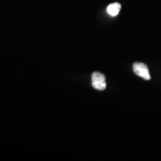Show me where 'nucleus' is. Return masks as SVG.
<instances>
[{
    "label": "nucleus",
    "mask_w": 161,
    "mask_h": 161,
    "mask_svg": "<svg viewBox=\"0 0 161 161\" xmlns=\"http://www.w3.org/2000/svg\"><path fill=\"white\" fill-rule=\"evenodd\" d=\"M92 85L98 90H104L106 88V78L103 74L95 72L92 74Z\"/></svg>",
    "instance_id": "obj_1"
},
{
    "label": "nucleus",
    "mask_w": 161,
    "mask_h": 161,
    "mask_svg": "<svg viewBox=\"0 0 161 161\" xmlns=\"http://www.w3.org/2000/svg\"><path fill=\"white\" fill-rule=\"evenodd\" d=\"M133 70H134V73L136 75L140 76L143 79L148 80L151 79V75L149 73V70H148V66L143 63H134L133 65Z\"/></svg>",
    "instance_id": "obj_2"
},
{
    "label": "nucleus",
    "mask_w": 161,
    "mask_h": 161,
    "mask_svg": "<svg viewBox=\"0 0 161 161\" xmlns=\"http://www.w3.org/2000/svg\"><path fill=\"white\" fill-rule=\"evenodd\" d=\"M121 9V5L119 3H115L110 4V5H108V7L107 8V11L112 17H115V16L118 15V14L119 13Z\"/></svg>",
    "instance_id": "obj_3"
}]
</instances>
